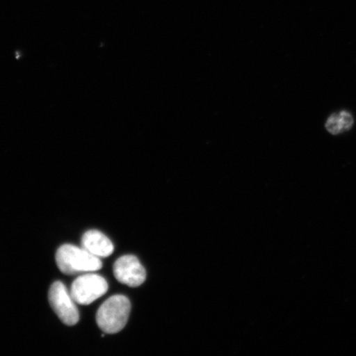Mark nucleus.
<instances>
[{"label":"nucleus","mask_w":356,"mask_h":356,"mask_svg":"<svg viewBox=\"0 0 356 356\" xmlns=\"http://www.w3.org/2000/svg\"><path fill=\"white\" fill-rule=\"evenodd\" d=\"M81 246L97 257H108L114 251L113 243L106 235L97 230H89L83 235Z\"/></svg>","instance_id":"6"},{"label":"nucleus","mask_w":356,"mask_h":356,"mask_svg":"<svg viewBox=\"0 0 356 356\" xmlns=\"http://www.w3.org/2000/svg\"><path fill=\"white\" fill-rule=\"evenodd\" d=\"M106 280L97 274H86L78 277L72 283L70 295L76 304L88 305L108 292Z\"/></svg>","instance_id":"3"},{"label":"nucleus","mask_w":356,"mask_h":356,"mask_svg":"<svg viewBox=\"0 0 356 356\" xmlns=\"http://www.w3.org/2000/svg\"><path fill=\"white\" fill-rule=\"evenodd\" d=\"M56 261L61 273L68 275L93 273L102 267L99 257L71 244L62 245L58 249Z\"/></svg>","instance_id":"1"},{"label":"nucleus","mask_w":356,"mask_h":356,"mask_svg":"<svg viewBox=\"0 0 356 356\" xmlns=\"http://www.w3.org/2000/svg\"><path fill=\"white\" fill-rule=\"evenodd\" d=\"M48 299L53 310L67 326H74L79 320L76 302L73 300L68 289L60 282L52 284L48 293Z\"/></svg>","instance_id":"4"},{"label":"nucleus","mask_w":356,"mask_h":356,"mask_svg":"<svg viewBox=\"0 0 356 356\" xmlns=\"http://www.w3.org/2000/svg\"><path fill=\"white\" fill-rule=\"evenodd\" d=\"M115 279L130 287H138L145 282L146 273L138 258L132 255L120 257L113 266Z\"/></svg>","instance_id":"5"},{"label":"nucleus","mask_w":356,"mask_h":356,"mask_svg":"<svg viewBox=\"0 0 356 356\" xmlns=\"http://www.w3.org/2000/svg\"><path fill=\"white\" fill-rule=\"evenodd\" d=\"M353 115L347 111H341L340 113L332 115L328 119L326 128L333 135H337V134L348 131L353 127Z\"/></svg>","instance_id":"7"},{"label":"nucleus","mask_w":356,"mask_h":356,"mask_svg":"<svg viewBox=\"0 0 356 356\" xmlns=\"http://www.w3.org/2000/svg\"><path fill=\"white\" fill-rule=\"evenodd\" d=\"M131 309V302L127 297L124 296L110 297L97 312V326L106 334L121 332L128 322Z\"/></svg>","instance_id":"2"}]
</instances>
